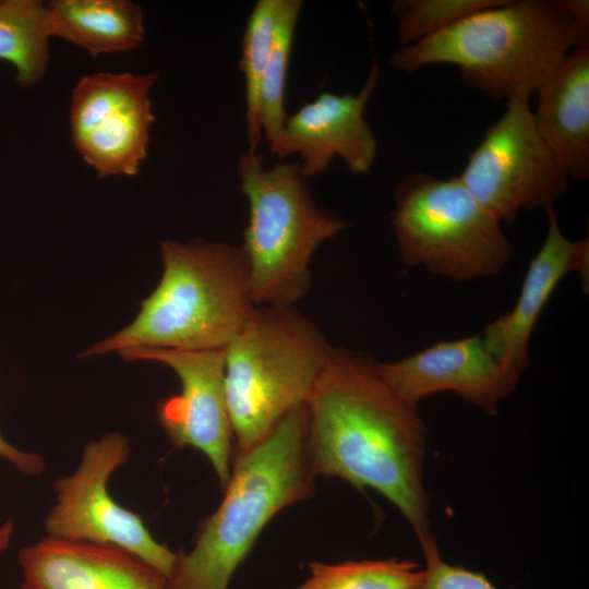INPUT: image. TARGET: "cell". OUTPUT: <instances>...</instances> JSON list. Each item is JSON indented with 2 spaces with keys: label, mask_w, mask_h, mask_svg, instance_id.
I'll return each mask as SVG.
<instances>
[{
  "label": "cell",
  "mask_w": 589,
  "mask_h": 589,
  "mask_svg": "<svg viewBox=\"0 0 589 589\" xmlns=\"http://www.w3.org/2000/svg\"><path fill=\"white\" fill-rule=\"evenodd\" d=\"M306 445L315 477L372 489L406 518L419 543L432 533L423 483L426 428L366 356L334 348L306 402Z\"/></svg>",
  "instance_id": "1"
},
{
  "label": "cell",
  "mask_w": 589,
  "mask_h": 589,
  "mask_svg": "<svg viewBox=\"0 0 589 589\" xmlns=\"http://www.w3.org/2000/svg\"><path fill=\"white\" fill-rule=\"evenodd\" d=\"M306 405L285 416L251 447L235 452L217 509L202 524L193 548L177 553L167 589H228L256 539L285 507L312 496Z\"/></svg>",
  "instance_id": "2"
},
{
  "label": "cell",
  "mask_w": 589,
  "mask_h": 589,
  "mask_svg": "<svg viewBox=\"0 0 589 589\" xmlns=\"http://www.w3.org/2000/svg\"><path fill=\"white\" fill-rule=\"evenodd\" d=\"M164 272L135 318L81 357L133 348L223 350L256 306L242 245L193 239L160 244Z\"/></svg>",
  "instance_id": "3"
},
{
  "label": "cell",
  "mask_w": 589,
  "mask_h": 589,
  "mask_svg": "<svg viewBox=\"0 0 589 589\" xmlns=\"http://www.w3.org/2000/svg\"><path fill=\"white\" fill-rule=\"evenodd\" d=\"M574 48L569 20L558 1L505 0L478 11L390 57L411 73L456 65L462 82L493 100L529 98Z\"/></svg>",
  "instance_id": "4"
},
{
  "label": "cell",
  "mask_w": 589,
  "mask_h": 589,
  "mask_svg": "<svg viewBox=\"0 0 589 589\" xmlns=\"http://www.w3.org/2000/svg\"><path fill=\"white\" fill-rule=\"evenodd\" d=\"M333 350L294 306L254 308L224 349L233 453L251 447L306 405Z\"/></svg>",
  "instance_id": "5"
},
{
  "label": "cell",
  "mask_w": 589,
  "mask_h": 589,
  "mask_svg": "<svg viewBox=\"0 0 589 589\" xmlns=\"http://www.w3.org/2000/svg\"><path fill=\"white\" fill-rule=\"evenodd\" d=\"M237 176L248 200L242 245L256 306H294L309 291L310 263L348 224L315 202L299 163L264 167L263 155L241 154Z\"/></svg>",
  "instance_id": "6"
},
{
  "label": "cell",
  "mask_w": 589,
  "mask_h": 589,
  "mask_svg": "<svg viewBox=\"0 0 589 589\" xmlns=\"http://www.w3.org/2000/svg\"><path fill=\"white\" fill-rule=\"evenodd\" d=\"M392 226L401 261L454 280L497 275L513 248L501 221L458 177L414 172L394 190Z\"/></svg>",
  "instance_id": "7"
},
{
  "label": "cell",
  "mask_w": 589,
  "mask_h": 589,
  "mask_svg": "<svg viewBox=\"0 0 589 589\" xmlns=\"http://www.w3.org/2000/svg\"><path fill=\"white\" fill-rule=\"evenodd\" d=\"M130 453L128 438L118 432L87 443L76 470L52 484L56 503L45 518V530L56 540L122 549L167 578L177 553L158 542L141 516L117 503L108 490L111 474Z\"/></svg>",
  "instance_id": "8"
},
{
  "label": "cell",
  "mask_w": 589,
  "mask_h": 589,
  "mask_svg": "<svg viewBox=\"0 0 589 589\" xmlns=\"http://www.w3.org/2000/svg\"><path fill=\"white\" fill-rule=\"evenodd\" d=\"M458 178L501 223L515 220L522 209L553 204L569 180L537 130L529 98L506 103Z\"/></svg>",
  "instance_id": "9"
},
{
  "label": "cell",
  "mask_w": 589,
  "mask_h": 589,
  "mask_svg": "<svg viewBox=\"0 0 589 589\" xmlns=\"http://www.w3.org/2000/svg\"><path fill=\"white\" fill-rule=\"evenodd\" d=\"M157 80V72H96L82 76L74 86L73 146L100 178L139 173L155 121L149 93Z\"/></svg>",
  "instance_id": "10"
},
{
  "label": "cell",
  "mask_w": 589,
  "mask_h": 589,
  "mask_svg": "<svg viewBox=\"0 0 589 589\" xmlns=\"http://www.w3.org/2000/svg\"><path fill=\"white\" fill-rule=\"evenodd\" d=\"M119 353L128 361H156L175 371L181 390L159 402L158 420L175 446L192 447L207 458L225 488L230 478L233 437L226 400L224 349L133 348Z\"/></svg>",
  "instance_id": "11"
},
{
  "label": "cell",
  "mask_w": 589,
  "mask_h": 589,
  "mask_svg": "<svg viewBox=\"0 0 589 589\" xmlns=\"http://www.w3.org/2000/svg\"><path fill=\"white\" fill-rule=\"evenodd\" d=\"M380 79L373 61L357 94L323 92L287 117L281 135L271 152L284 159L299 156L305 178L324 173L340 157L351 173L368 172L375 163L377 141L364 118L366 105Z\"/></svg>",
  "instance_id": "12"
},
{
  "label": "cell",
  "mask_w": 589,
  "mask_h": 589,
  "mask_svg": "<svg viewBox=\"0 0 589 589\" xmlns=\"http://www.w3.org/2000/svg\"><path fill=\"white\" fill-rule=\"evenodd\" d=\"M377 369L413 406L432 394L452 392L491 416L497 413L501 401L518 383L481 336L437 342L395 362H377Z\"/></svg>",
  "instance_id": "13"
},
{
  "label": "cell",
  "mask_w": 589,
  "mask_h": 589,
  "mask_svg": "<svg viewBox=\"0 0 589 589\" xmlns=\"http://www.w3.org/2000/svg\"><path fill=\"white\" fill-rule=\"evenodd\" d=\"M545 239L531 259L514 308L490 323L482 340L489 351L519 380L528 364V347L533 328L553 292L570 273H578L588 288L589 241H573L562 232L553 204L544 207Z\"/></svg>",
  "instance_id": "14"
},
{
  "label": "cell",
  "mask_w": 589,
  "mask_h": 589,
  "mask_svg": "<svg viewBox=\"0 0 589 589\" xmlns=\"http://www.w3.org/2000/svg\"><path fill=\"white\" fill-rule=\"evenodd\" d=\"M19 589H167L166 577L111 545L44 538L17 553Z\"/></svg>",
  "instance_id": "15"
},
{
  "label": "cell",
  "mask_w": 589,
  "mask_h": 589,
  "mask_svg": "<svg viewBox=\"0 0 589 589\" xmlns=\"http://www.w3.org/2000/svg\"><path fill=\"white\" fill-rule=\"evenodd\" d=\"M537 130L569 179L589 177V48L570 50L538 89Z\"/></svg>",
  "instance_id": "16"
},
{
  "label": "cell",
  "mask_w": 589,
  "mask_h": 589,
  "mask_svg": "<svg viewBox=\"0 0 589 589\" xmlns=\"http://www.w3.org/2000/svg\"><path fill=\"white\" fill-rule=\"evenodd\" d=\"M47 8L52 37L93 57L134 50L145 38L143 9L129 0H53Z\"/></svg>",
  "instance_id": "17"
},
{
  "label": "cell",
  "mask_w": 589,
  "mask_h": 589,
  "mask_svg": "<svg viewBox=\"0 0 589 589\" xmlns=\"http://www.w3.org/2000/svg\"><path fill=\"white\" fill-rule=\"evenodd\" d=\"M51 37L47 3L0 0V60L15 68L21 87L29 88L47 74Z\"/></svg>",
  "instance_id": "18"
},
{
  "label": "cell",
  "mask_w": 589,
  "mask_h": 589,
  "mask_svg": "<svg viewBox=\"0 0 589 589\" xmlns=\"http://www.w3.org/2000/svg\"><path fill=\"white\" fill-rule=\"evenodd\" d=\"M300 0H278L271 50L261 84V127L269 149L278 142L287 113L286 83L296 25L300 15Z\"/></svg>",
  "instance_id": "19"
},
{
  "label": "cell",
  "mask_w": 589,
  "mask_h": 589,
  "mask_svg": "<svg viewBox=\"0 0 589 589\" xmlns=\"http://www.w3.org/2000/svg\"><path fill=\"white\" fill-rule=\"evenodd\" d=\"M309 568L310 577L292 589H417L424 578L420 565L397 557L313 562Z\"/></svg>",
  "instance_id": "20"
},
{
  "label": "cell",
  "mask_w": 589,
  "mask_h": 589,
  "mask_svg": "<svg viewBox=\"0 0 589 589\" xmlns=\"http://www.w3.org/2000/svg\"><path fill=\"white\" fill-rule=\"evenodd\" d=\"M278 0H259L247 20L239 68L244 81L248 151L257 152L263 139L261 84L267 63Z\"/></svg>",
  "instance_id": "21"
},
{
  "label": "cell",
  "mask_w": 589,
  "mask_h": 589,
  "mask_svg": "<svg viewBox=\"0 0 589 589\" xmlns=\"http://www.w3.org/2000/svg\"><path fill=\"white\" fill-rule=\"evenodd\" d=\"M505 0H398L392 5L397 17V40L416 44L460 20Z\"/></svg>",
  "instance_id": "22"
},
{
  "label": "cell",
  "mask_w": 589,
  "mask_h": 589,
  "mask_svg": "<svg viewBox=\"0 0 589 589\" xmlns=\"http://www.w3.org/2000/svg\"><path fill=\"white\" fill-rule=\"evenodd\" d=\"M420 545L425 568L424 578L417 589H496L482 573L444 562L433 534Z\"/></svg>",
  "instance_id": "23"
},
{
  "label": "cell",
  "mask_w": 589,
  "mask_h": 589,
  "mask_svg": "<svg viewBox=\"0 0 589 589\" xmlns=\"http://www.w3.org/2000/svg\"><path fill=\"white\" fill-rule=\"evenodd\" d=\"M574 37V49L589 48V2L587 0H560Z\"/></svg>",
  "instance_id": "24"
},
{
  "label": "cell",
  "mask_w": 589,
  "mask_h": 589,
  "mask_svg": "<svg viewBox=\"0 0 589 589\" xmlns=\"http://www.w3.org/2000/svg\"><path fill=\"white\" fill-rule=\"evenodd\" d=\"M0 458L10 462L19 472L25 476H38L44 472V458L35 453L22 450L8 442L0 432Z\"/></svg>",
  "instance_id": "25"
},
{
  "label": "cell",
  "mask_w": 589,
  "mask_h": 589,
  "mask_svg": "<svg viewBox=\"0 0 589 589\" xmlns=\"http://www.w3.org/2000/svg\"><path fill=\"white\" fill-rule=\"evenodd\" d=\"M14 534V522L9 519L0 525V555L9 548Z\"/></svg>",
  "instance_id": "26"
}]
</instances>
